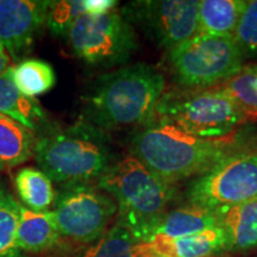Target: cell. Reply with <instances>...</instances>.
Masks as SVG:
<instances>
[{"mask_svg":"<svg viewBox=\"0 0 257 257\" xmlns=\"http://www.w3.org/2000/svg\"><path fill=\"white\" fill-rule=\"evenodd\" d=\"M166 80L146 63L125 66L101 74L82 96V119L107 131L147 123L165 94Z\"/></svg>","mask_w":257,"mask_h":257,"instance_id":"cell-1","label":"cell"},{"mask_svg":"<svg viewBox=\"0 0 257 257\" xmlns=\"http://www.w3.org/2000/svg\"><path fill=\"white\" fill-rule=\"evenodd\" d=\"M128 148L131 156L172 186L189 176L204 174L237 153L231 141L194 137L154 115L135 127Z\"/></svg>","mask_w":257,"mask_h":257,"instance_id":"cell-2","label":"cell"},{"mask_svg":"<svg viewBox=\"0 0 257 257\" xmlns=\"http://www.w3.org/2000/svg\"><path fill=\"white\" fill-rule=\"evenodd\" d=\"M34 156L42 172L63 186L98 181L114 163L107 133L83 120L41 131Z\"/></svg>","mask_w":257,"mask_h":257,"instance_id":"cell-3","label":"cell"},{"mask_svg":"<svg viewBox=\"0 0 257 257\" xmlns=\"http://www.w3.org/2000/svg\"><path fill=\"white\" fill-rule=\"evenodd\" d=\"M96 186L114 199L118 207L115 224L141 243L155 236L174 197L172 185L131 155L114 162Z\"/></svg>","mask_w":257,"mask_h":257,"instance_id":"cell-4","label":"cell"},{"mask_svg":"<svg viewBox=\"0 0 257 257\" xmlns=\"http://www.w3.org/2000/svg\"><path fill=\"white\" fill-rule=\"evenodd\" d=\"M166 53L173 80L187 91L216 87L244 66V55L233 37L194 35Z\"/></svg>","mask_w":257,"mask_h":257,"instance_id":"cell-5","label":"cell"},{"mask_svg":"<svg viewBox=\"0 0 257 257\" xmlns=\"http://www.w3.org/2000/svg\"><path fill=\"white\" fill-rule=\"evenodd\" d=\"M154 117L174 124L202 140H225L245 117L229 96L217 88L165 93Z\"/></svg>","mask_w":257,"mask_h":257,"instance_id":"cell-6","label":"cell"},{"mask_svg":"<svg viewBox=\"0 0 257 257\" xmlns=\"http://www.w3.org/2000/svg\"><path fill=\"white\" fill-rule=\"evenodd\" d=\"M67 38L74 55L93 67L125 63L138 49L134 25L117 9L100 16L81 15Z\"/></svg>","mask_w":257,"mask_h":257,"instance_id":"cell-7","label":"cell"},{"mask_svg":"<svg viewBox=\"0 0 257 257\" xmlns=\"http://www.w3.org/2000/svg\"><path fill=\"white\" fill-rule=\"evenodd\" d=\"M187 198L214 212L257 199V152H237L218 162L192 182Z\"/></svg>","mask_w":257,"mask_h":257,"instance_id":"cell-8","label":"cell"},{"mask_svg":"<svg viewBox=\"0 0 257 257\" xmlns=\"http://www.w3.org/2000/svg\"><path fill=\"white\" fill-rule=\"evenodd\" d=\"M54 206L61 236L81 244L101 238L118 212L114 199L92 184L63 186Z\"/></svg>","mask_w":257,"mask_h":257,"instance_id":"cell-9","label":"cell"},{"mask_svg":"<svg viewBox=\"0 0 257 257\" xmlns=\"http://www.w3.org/2000/svg\"><path fill=\"white\" fill-rule=\"evenodd\" d=\"M120 11L166 51L197 34L198 0H138L128 3Z\"/></svg>","mask_w":257,"mask_h":257,"instance_id":"cell-10","label":"cell"},{"mask_svg":"<svg viewBox=\"0 0 257 257\" xmlns=\"http://www.w3.org/2000/svg\"><path fill=\"white\" fill-rule=\"evenodd\" d=\"M51 2L0 0V43L12 60H22L47 25Z\"/></svg>","mask_w":257,"mask_h":257,"instance_id":"cell-11","label":"cell"},{"mask_svg":"<svg viewBox=\"0 0 257 257\" xmlns=\"http://www.w3.org/2000/svg\"><path fill=\"white\" fill-rule=\"evenodd\" d=\"M148 243L154 257H214L229 251V240L221 226L174 239L154 236Z\"/></svg>","mask_w":257,"mask_h":257,"instance_id":"cell-12","label":"cell"},{"mask_svg":"<svg viewBox=\"0 0 257 257\" xmlns=\"http://www.w3.org/2000/svg\"><path fill=\"white\" fill-rule=\"evenodd\" d=\"M61 238L54 211L35 212L19 207L17 244L23 252H43L56 246Z\"/></svg>","mask_w":257,"mask_h":257,"instance_id":"cell-13","label":"cell"},{"mask_svg":"<svg viewBox=\"0 0 257 257\" xmlns=\"http://www.w3.org/2000/svg\"><path fill=\"white\" fill-rule=\"evenodd\" d=\"M10 67L0 75V113L22 124L31 131H43L47 125V114L35 98L24 95L12 80Z\"/></svg>","mask_w":257,"mask_h":257,"instance_id":"cell-14","label":"cell"},{"mask_svg":"<svg viewBox=\"0 0 257 257\" xmlns=\"http://www.w3.org/2000/svg\"><path fill=\"white\" fill-rule=\"evenodd\" d=\"M246 4V0H201L195 35L233 37Z\"/></svg>","mask_w":257,"mask_h":257,"instance_id":"cell-15","label":"cell"},{"mask_svg":"<svg viewBox=\"0 0 257 257\" xmlns=\"http://www.w3.org/2000/svg\"><path fill=\"white\" fill-rule=\"evenodd\" d=\"M229 240V251L257 249V199L217 211Z\"/></svg>","mask_w":257,"mask_h":257,"instance_id":"cell-16","label":"cell"},{"mask_svg":"<svg viewBox=\"0 0 257 257\" xmlns=\"http://www.w3.org/2000/svg\"><path fill=\"white\" fill-rule=\"evenodd\" d=\"M220 226L219 218L214 211L189 204L169 211L163 218L155 236L166 238H180Z\"/></svg>","mask_w":257,"mask_h":257,"instance_id":"cell-17","label":"cell"},{"mask_svg":"<svg viewBox=\"0 0 257 257\" xmlns=\"http://www.w3.org/2000/svg\"><path fill=\"white\" fill-rule=\"evenodd\" d=\"M36 135L0 113V170L27 162L34 156Z\"/></svg>","mask_w":257,"mask_h":257,"instance_id":"cell-18","label":"cell"},{"mask_svg":"<svg viewBox=\"0 0 257 257\" xmlns=\"http://www.w3.org/2000/svg\"><path fill=\"white\" fill-rule=\"evenodd\" d=\"M14 184L23 206L35 212L47 211L55 201L56 193L53 181L34 167L19 169L15 175Z\"/></svg>","mask_w":257,"mask_h":257,"instance_id":"cell-19","label":"cell"},{"mask_svg":"<svg viewBox=\"0 0 257 257\" xmlns=\"http://www.w3.org/2000/svg\"><path fill=\"white\" fill-rule=\"evenodd\" d=\"M81 257H154L149 243H141L125 227L114 224Z\"/></svg>","mask_w":257,"mask_h":257,"instance_id":"cell-20","label":"cell"},{"mask_svg":"<svg viewBox=\"0 0 257 257\" xmlns=\"http://www.w3.org/2000/svg\"><path fill=\"white\" fill-rule=\"evenodd\" d=\"M229 96L245 119H257V66H243L238 73L216 86Z\"/></svg>","mask_w":257,"mask_h":257,"instance_id":"cell-21","label":"cell"},{"mask_svg":"<svg viewBox=\"0 0 257 257\" xmlns=\"http://www.w3.org/2000/svg\"><path fill=\"white\" fill-rule=\"evenodd\" d=\"M12 80L24 95L35 96L49 92L56 83L53 66L43 60H22L12 68Z\"/></svg>","mask_w":257,"mask_h":257,"instance_id":"cell-22","label":"cell"},{"mask_svg":"<svg viewBox=\"0 0 257 257\" xmlns=\"http://www.w3.org/2000/svg\"><path fill=\"white\" fill-rule=\"evenodd\" d=\"M21 204L0 184V257H25L17 244Z\"/></svg>","mask_w":257,"mask_h":257,"instance_id":"cell-23","label":"cell"},{"mask_svg":"<svg viewBox=\"0 0 257 257\" xmlns=\"http://www.w3.org/2000/svg\"><path fill=\"white\" fill-rule=\"evenodd\" d=\"M85 14V0L51 2L47 27L55 36H66L74 22Z\"/></svg>","mask_w":257,"mask_h":257,"instance_id":"cell-24","label":"cell"},{"mask_svg":"<svg viewBox=\"0 0 257 257\" xmlns=\"http://www.w3.org/2000/svg\"><path fill=\"white\" fill-rule=\"evenodd\" d=\"M233 38L244 57L257 56V0L248 2Z\"/></svg>","mask_w":257,"mask_h":257,"instance_id":"cell-25","label":"cell"},{"mask_svg":"<svg viewBox=\"0 0 257 257\" xmlns=\"http://www.w3.org/2000/svg\"><path fill=\"white\" fill-rule=\"evenodd\" d=\"M118 2L113 0H85V14L100 16L117 8Z\"/></svg>","mask_w":257,"mask_h":257,"instance_id":"cell-26","label":"cell"},{"mask_svg":"<svg viewBox=\"0 0 257 257\" xmlns=\"http://www.w3.org/2000/svg\"><path fill=\"white\" fill-rule=\"evenodd\" d=\"M10 68V56L6 53L4 46L0 43V75Z\"/></svg>","mask_w":257,"mask_h":257,"instance_id":"cell-27","label":"cell"}]
</instances>
